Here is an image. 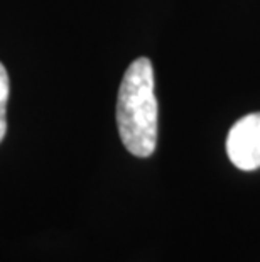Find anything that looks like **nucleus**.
Masks as SVG:
<instances>
[{"label":"nucleus","instance_id":"nucleus-2","mask_svg":"<svg viewBox=\"0 0 260 262\" xmlns=\"http://www.w3.org/2000/svg\"><path fill=\"white\" fill-rule=\"evenodd\" d=\"M226 152L242 171L260 168V112L242 117L231 127L226 137Z\"/></svg>","mask_w":260,"mask_h":262},{"label":"nucleus","instance_id":"nucleus-1","mask_svg":"<svg viewBox=\"0 0 260 262\" xmlns=\"http://www.w3.org/2000/svg\"><path fill=\"white\" fill-rule=\"evenodd\" d=\"M120 139L130 154L149 158L157 144V100L154 70L149 58H139L127 68L117 98Z\"/></svg>","mask_w":260,"mask_h":262},{"label":"nucleus","instance_id":"nucleus-3","mask_svg":"<svg viewBox=\"0 0 260 262\" xmlns=\"http://www.w3.org/2000/svg\"><path fill=\"white\" fill-rule=\"evenodd\" d=\"M9 75L4 64L0 63V142L4 141L5 132H7V100H9Z\"/></svg>","mask_w":260,"mask_h":262}]
</instances>
